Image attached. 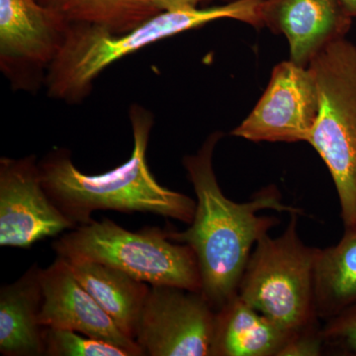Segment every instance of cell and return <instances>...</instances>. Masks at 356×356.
Listing matches in <instances>:
<instances>
[{
  "mask_svg": "<svg viewBox=\"0 0 356 356\" xmlns=\"http://www.w3.org/2000/svg\"><path fill=\"white\" fill-rule=\"evenodd\" d=\"M222 137L221 131L211 133L195 154L182 159L195 192V214L185 231H166L173 242L188 245L195 252L201 293L216 311L238 294L252 248L278 224L275 217L257 213L271 209L305 215L303 209L283 202L275 185L264 187L248 202L226 197L213 168L215 147Z\"/></svg>",
  "mask_w": 356,
  "mask_h": 356,
  "instance_id": "6da1fadb",
  "label": "cell"
},
{
  "mask_svg": "<svg viewBox=\"0 0 356 356\" xmlns=\"http://www.w3.org/2000/svg\"><path fill=\"white\" fill-rule=\"evenodd\" d=\"M134 147L123 165L99 175H86L72 163L69 151L56 149L39 161L44 191L74 226L93 221L96 211L149 213L191 225L196 201L159 184L147 165L154 115L140 105L130 107Z\"/></svg>",
  "mask_w": 356,
  "mask_h": 356,
  "instance_id": "7a4b0ae2",
  "label": "cell"
},
{
  "mask_svg": "<svg viewBox=\"0 0 356 356\" xmlns=\"http://www.w3.org/2000/svg\"><path fill=\"white\" fill-rule=\"evenodd\" d=\"M264 0H232L222 6L163 11L128 32L115 33L102 26L72 24L64 46L47 70L44 83L55 99L76 103L90 93L96 77L126 56L221 19H233L254 28L264 27Z\"/></svg>",
  "mask_w": 356,
  "mask_h": 356,
  "instance_id": "3957f363",
  "label": "cell"
},
{
  "mask_svg": "<svg viewBox=\"0 0 356 356\" xmlns=\"http://www.w3.org/2000/svg\"><path fill=\"white\" fill-rule=\"evenodd\" d=\"M51 248L65 261L102 262L149 285L194 292L202 288L195 252L158 227L131 232L109 219L93 220L67 231Z\"/></svg>",
  "mask_w": 356,
  "mask_h": 356,
  "instance_id": "277c9868",
  "label": "cell"
},
{
  "mask_svg": "<svg viewBox=\"0 0 356 356\" xmlns=\"http://www.w3.org/2000/svg\"><path fill=\"white\" fill-rule=\"evenodd\" d=\"M320 108L308 143L327 165L336 186L344 229L356 228V44L344 38L309 65Z\"/></svg>",
  "mask_w": 356,
  "mask_h": 356,
  "instance_id": "5b68a950",
  "label": "cell"
},
{
  "mask_svg": "<svg viewBox=\"0 0 356 356\" xmlns=\"http://www.w3.org/2000/svg\"><path fill=\"white\" fill-rule=\"evenodd\" d=\"M289 215L282 235L266 234L254 245L238 295L280 327L296 332L318 324L313 286L317 248L300 238V214Z\"/></svg>",
  "mask_w": 356,
  "mask_h": 356,
  "instance_id": "8992f818",
  "label": "cell"
},
{
  "mask_svg": "<svg viewBox=\"0 0 356 356\" xmlns=\"http://www.w3.org/2000/svg\"><path fill=\"white\" fill-rule=\"evenodd\" d=\"M215 321L202 293L149 285L135 341L147 356H211Z\"/></svg>",
  "mask_w": 356,
  "mask_h": 356,
  "instance_id": "52a82bcc",
  "label": "cell"
},
{
  "mask_svg": "<svg viewBox=\"0 0 356 356\" xmlns=\"http://www.w3.org/2000/svg\"><path fill=\"white\" fill-rule=\"evenodd\" d=\"M318 108L310 67L285 60L273 67L261 99L231 135L254 143H308Z\"/></svg>",
  "mask_w": 356,
  "mask_h": 356,
  "instance_id": "ba28073f",
  "label": "cell"
},
{
  "mask_svg": "<svg viewBox=\"0 0 356 356\" xmlns=\"http://www.w3.org/2000/svg\"><path fill=\"white\" fill-rule=\"evenodd\" d=\"M76 228L42 184L36 156L0 159V245L28 248Z\"/></svg>",
  "mask_w": 356,
  "mask_h": 356,
  "instance_id": "9c48e42d",
  "label": "cell"
},
{
  "mask_svg": "<svg viewBox=\"0 0 356 356\" xmlns=\"http://www.w3.org/2000/svg\"><path fill=\"white\" fill-rule=\"evenodd\" d=\"M70 23L37 0H0V64L10 77L48 70Z\"/></svg>",
  "mask_w": 356,
  "mask_h": 356,
  "instance_id": "30bf717a",
  "label": "cell"
},
{
  "mask_svg": "<svg viewBox=\"0 0 356 356\" xmlns=\"http://www.w3.org/2000/svg\"><path fill=\"white\" fill-rule=\"evenodd\" d=\"M41 285L40 325L81 332L127 350L133 356L145 355L79 282L65 259L57 257L42 269Z\"/></svg>",
  "mask_w": 356,
  "mask_h": 356,
  "instance_id": "8fae6325",
  "label": "cell"
},
{
  "mask_svg": "<svg viewBox=\"0 0 356 356\" xmlns=\"http://www.w3.org/2000/svg\"><path fill=\"white\" fill-rule=\"evenodd\" d=\"M264 27L284 35L290 60L309 67L330 44L346 38L353 18L341 0H264Z\"/></svg>",
  "mask_w": 356,
  "mask_h": 356,
  "instance_id": "7c38bea8",
  "label": "cell"
},
{
  "mask_svg": "<svg viewBox=\"0 0 356 356\" xmlns=\"http://www.w3.org/2000/svg\"><path fill=\"white\" fill-rule=\"evenodd\" d=\"M42 268L34 264L10 284L0 288V353L3 356H44L41 311Z\"/></svg>",
  "mask_w": 356,
  "mask_h": 356,
  "instance_id": "4fadbf2b",
  "label": "cell"
},
{
  "mask_svg": "<svg viewBox=\"0 0 356 356\" xmlns=\"http://www.w3.org/2000/svg\"><path fill=\"white\" fill-rule=\"evenodd\" d=\"M294 334L236 294L216 311L211 356H280Z\"/></svg>",
  "mask_w": 356,
  "mask_h": 356,
  "instance_id": "5bb4252c",
  "label": "cell"
},
{
  "mask_svg": "<svg viewBox=\"0 0 356 356\" xmlns=\"http://www.w3.org/2000/svg\"><path fill=\"white\" fill-rule=\"evenodd\" d=\"M76 280L114 321L135 341L136 330L149 284L135 280L116 267L91 261H69Z\"/></svg>",
  "mask_w": 356,
  "mask_h": 356,
  "instance_id": "9a60e30c",
  "label": "cell"
},
{
  "mask_svg": "<svg viewBox=\"0 0 356 356\" xmlns=\"http://www.w3.org/2000/svg\"><path fill=\"white\" fill-rule=\"evenodd\" d=\"M314 306L324 322L356 305V228L344 229L337 245L317 248Z\"/></svg>",
  "mask_w": 356,
  "mask_h": 356,
  "instance_id": "2e32d148",
  "label": "cell"
},
{
  "mask_svg": "<svg viewBox=\"0 0 356 356\" xmlns=\"http://www.w3.org/2000/svg\"><path fill=\"white\" fill-rule=\"evenodd\" d=\"M70 24L102 26L110 31H130L161 13L144 0H37Z\"/></svg>",
  "mask_w": 356,
  "mask_h": 356,
  "instance_id": "e0dca14e",
  "label": "cell"
},
{
  "mask_svg": "<svg viewBox=\"0 0 356 356\" xmlns=\"http://www.w3.org/2000/svg\"><path fill=\"white\" fill-rule=\"evenodd\" d=\"M44 356H133L114 344L70 330L44 327Z\"/></svg>",
  "mask_w": 356,
  "mask_h": 356,
  "instance_id": "ac0fdd59",
  "label": "cell"
},
{
  "mask_svg": "<svg viewBox=\"0 0 356 356\" xmlns=\"http://www.w3.org/2000/svg\"><path fill=\"white\" fill-rule=\"evenodd\" d=\"M325 346L339 355H356V305L325 321L321 327Z\"/></svg>",
  "mask_w": 356,
  "mask_h": 356,
  "instance_id": "d6986e66",
  "label": "cell"
},
{
  "mask_svg": "<svg viewBox=\"0 0 356 356\" xmlns=\"http://www.w3.org/2000/svg\"><path fill=\"white\" fill-rule=\"evenodd\" d=\"M318 325H312L302 331L296 332L286 346L281 350L280 356H318L322 355L324 339Z\"/></svg>",
  "mask_w": 356,
  "mask_h": 356,
  "instance_id": "ffe728a7",
  "label": "cell"
},
{
  "mask_svg": "<svg viewBox=\"0 0 356 356\" xmlns=\"http://www.w3.org/2000/svg\"><path fill=\"white\" fill-rule=\"evenodd\" d=\"M147 3L158 9L159 13L163 11L186 10L197 8L204 0H144Z\"/></svg>",
  "mask_w": 356,
  "mask_h": 356,
  "instance_id": "44dd1931",
  "label": "cell"
},
{
  "mask_svg": "<svg viewBox=\"0 0 356 356\" xmlns=\"http://www.w3.org/2000/svg\"><path fill=\"white\" fill-rule=\"evenodd\" d=\"M344 10L348 13L351 18H356V0H341Z\"/></svg>",
  "mask_w": 356,
  "mask_h": 356,
  "instance_id": "7402d4cb",
  "label": "cell"
}]
</instances>
